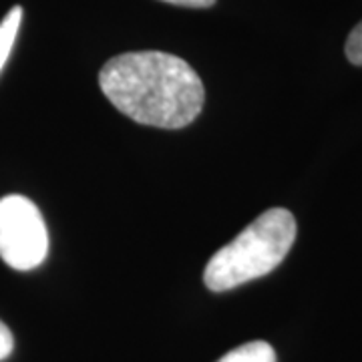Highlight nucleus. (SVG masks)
Wrapping results in <instances>:
<instances>
[{"label":"nucleus","instance_id":"obj_1","mask_svg":"<svg viewBox=\"0 0 362 362\" xmlns=\"http://www.w3.org/2000/svg\"><path fill=\"white\" fill-rule=\"evenodd\" d=\"M99 87L117 111L159 129L187 127L206 101L204 83L189 63L161 51L109 59L99 73Z\"/></svg>","mask_w":362,"mask_h":362},{"label":"nucleus","instance_id":"obj_2","mask_svg":"<svg viewBox=\"0 0 362 362\" xmlns=\"http://www.w3.org/2000/svg\"><path fill=\"white\" fill-rule=\"evenodd\" d=\"M296 240V220L284 207H272L238 233L207 262L204 282L211 292H228L276 270Z\"/></svg>","mask_w":362,"mask_h":362},{"label":"nucleus","instance_id":"obj_3","mask_svg":"<svg viewBox=\"0 0 362 362\" xmlns=\"http://www.w3.org/2000/svg\"><path fill=\"white\" fill-rule=\"evenodd\" d=\"M49 254V232L40 209L25 195L0 199V258L13 270L39 268Z\"/></svg>","mask_w":362,"mask_h":362},{"label":"nucleus","instance_id":"obj_4","mask_svg":"<svg viewBox=\"0 0 362 362\" xmlns=\"http://www.w3.org/2000/svg\"><path fill=\"white\" fill-rule=\"evenodd\" d=\"M218 362H276V352L268 342L254 340L230 350Z\"/></svg>","mask_w":362,"mask_h":362},{"label":"nucleus","instance_id":"obj_5","mask_svg":"<svg viewBox=\"0 0 362 362\" xmlns=\"http://www.w3.org/2000/svg\"><path fill=\"white\" fill-rule=\"evenodd\" d=\"M23 23V8L14 6L11 13L4 16V21L0 23V71L4 69L11 52H13L14 40L18 35V28Z\"/></svg>","mask_w":362,"mask_h":362},{"label":"nucleus","instance_id":"obj_6","mask_svg":"<svg viewBox=\"0 0 362 362\" xmlns=\"http://www.w3.org/2000/svg\"><path fill=\"white\" fill-rule=\"evenodd\" d=\"M344 52H346V59H349L352 65L362 66V21L352 28V33H350L349 39H346Z\"/></svg>","mask_w":362,"mask_h":362},{"label":"nucleus","instance_id":"obj_7","mask_svg":"<svg viewBox=\"0 0 362 362\" xmlns=\"http://www.w3.org/2000/svg\"><path fill=\"white\" fill-rule=\"evenodd\" d=\"M14 349V338L13 332L8 330V326L0 320V361H4V358H8L11 356V352Z\"/></svg>","mask_w":362,"mask_h":362},{"label":"nucleus","instance_id":"obj_8","mask_svg":"<svg viewBox=\"0 0 362 362\" xmlns=\"http://www.w3.org/2000/svg\"><path fill=\"white\" fill-rule=\"evenodd\" d=\"M161 2H169L175 6H185V8H209L216 4V0H161Z\"/></svg>","mask_w":362,"mask_h":362}]
</instances>
